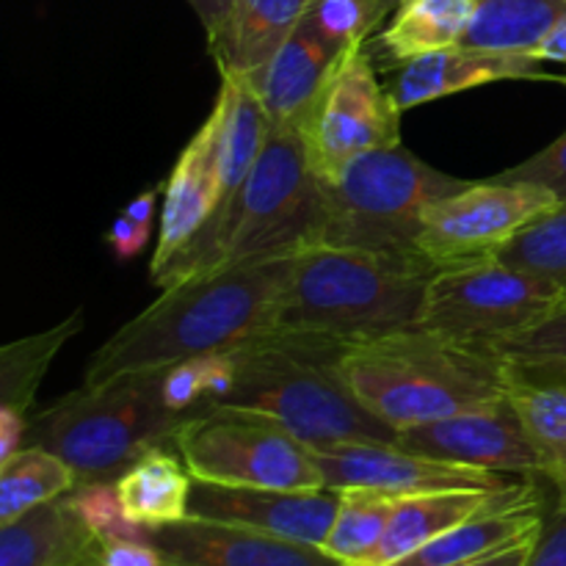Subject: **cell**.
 Listing matches in <instances>:
<instances>
[{
    "label": "cell",
    "instance_id": "1",
    "mask_svg": "<svg viewBox=\"0 0 566 566\" xmlns=\"http://www.w3.org/2000/svg\"><path fill=\"white\" fill-rule=\"evenodd\" d=\"M293 258L296 254L221 265L164 287L158 302L92 354L83 385L97 387L116 376L164 370L202 354L235 352L269 335Z\"/></svg>",
    "mask_w": 566,
    "mask_h": 566
},
{
    "label": "cell",
    "instance_id": "2",
    "mask_svg": "<svg viewBox=\"0 0 566 566\" xmlns=\"http://www.w3.org/2000/svg\"><path fill=\"white\" fill-rule=\"evenodd\" d=\"M434 274L420 254L318 243L293 258L271 332L357 346L412 329Z\"/></svg>",
    "mask_w": 566,
    "mask_h": 566
},
{
    "label": "cell",
    "instance_id": "3",
    "mask_svg": "<svg viewBox=\"0 0 566 566\" xmlns=\"http://www.w3.org/2000/svg\"><path fill=\"white\" fill-rule=\"evenodd\" d=\"M324 182L310 164L302 127L274 125L247 182L199 235L153 271L160 287L249 260L291 258L321 241Z\"/></svg>",
    "mask_w": 566,
    "mask_h": 566
},
{
    "label": "cell",
    "instance_id": "4",
    "mask_svg": "<svg viewBox=\"0 0 566 566\" xmlns=\"http://www.w3.org/2000/svg\"><path fill=\"white\" fill-rule=\"evenodd\" d=\"M340 370L359 403L396 434L506 396V357L497 348L423 326L346 348Z\"/></svg>",
    "mask_w": 566,
    "mask_h": 566
},
{
    "label": "cell",
    "instance_id": "5",
    "mask_svg": "<svg viewBox=\"0 0 566 566\" xmlns=\"http://www.w3.org/2000/svg\"><path fill=\"white\" fill-rule=\"evenodd\" d=\"M346 348L352 346L280 332L254 337L232 352L235 379L216 407L276 420L307 448L396 442V431L374 418L343 379L340 357Z\"/></svg>",
    "mask_w": 566,
    "mask_h": 566
},
{
    "label": "cell",
    "instance_id": "6",
    "mask_svg": "<svg viewBox=\"0 0 566 566\" xmlns=\"http://www.w3.org/2000/svg\"><path fill=\"white\" fill-rule=\"evenodd\" d=\"M186 420L166 407L160 370H144L66 392L31 418L28 446L59 453L77 484L116 481L144 453L175 442Z\"/></svg>",
    "mask_w": 566,
    "mask_h": 566
},
{
    "label": "cell",
    "instance_id": "7",
    "mask_svg": "<svg viewBox=\"0 0 566 566\" xmlns=\"http://www.w3.org/2000/svg\"><path fill=\"white\" fill-rule=\"evenodd\" d=\"M464 186H470V180L434 169L403 144L370 149L324 182V224L318 243L418 254L426 210Z\"/></svg>",
    "mask_w": 566,
    "mask_h": 566
},
{
    "label": "cell",
    "instance_id": "8",
    "mask_svg": "<svg viewBox=\"0 0 566 566\" xmlns=\"http://www.w3.org/2000/svg\"><path fill=\"white\" fill-rule=\"evenodd\" d=\"M564 302L566 291L558 282L492 258L437 271L426 287L418 326L497 348L539 326Z\"/></svg>",
    "mask_w": 566,
    "mask_h": 566
},
{
    "label": "cell",
    "instance_id": "9",
    "mask_svg": "<svg viewBox=\"0 0 566 566\" xmlns=\"http://www.w3.org/2000/svg\"><path fill=\"white\" fill-rule=\"evenodd\" d=\"M197 481L263 490H324L313 451L285 426L243 409L213 407L177 429L175 442Z\"/></svg>",
    "mask_w": 566,
    "mask_h": 566
},
{
    "label": "cell",
    "instance_id": "10",
    "mask_svg": "<svg viewBox=\"0 0 566 566\" xmlns=\"http://www.w3.org/2000/svg\"><path fill=\"white\" fill-rule=\"evenodd\" d=\"M558 205L547 188L534 182L495 177L470 182L426 210L418 254L437 271L501 258L525 227L553 213Z\"/></svg>",
    "mask_w": 566,
    "mask_h": 566
},
{
    "label": "cell",
    "instance_id": "11",
    "mask_svg": "<svg viewBox=\"0 0 566 566\" xmlns=\"http://www.w3.org/2000/svg\"><path fill=\"white\" fill-rule=\"evenodd\" d=\"M401 114L376 75L374 55L354 44L298 122L315 175L326 182L359 155L401 144Z\"/></svg>",
    "mask_w": 566,
    "mask_h": 566
},
{
    "label": "cell",
    "instance_id": "12",
    "mask_svg": "<svg viewBox=\"0 0 566 566\" xmlns=\"http://www.w3.org/2000/svg\"><path fill=\"white\" fill-rule=\"evenodd\" d=\"M324 475L326 490H376L407 497L446 490H497L506 486V475L475 468L440 462L401 448L398 442H337L310 448Z\"/></svg>",
    "mask_w": 566,
    "mask_h": 566
},
{
    "label": "cell",
    "instance_id": "13",
    "mask_svg": "<svg viewBox=\"0 0 566 566\" xmlns=\"http://www.w3.org/2000/svg\"><path fill=\"white\" fill-rule=\"evenodd\" d=\"M396 442L407 451L459 468L539 479V459L509 396L451 418L398 431Z\"/></svg>",
    "mask_w": 566,
    "mask_h": 566
},
{
    "label": "cell",
    "instance_id": "14",
    "mask_svg": "<svg viewBox=\"0 0 566 566\" xmlns=\"http://www.w3.org/2000/svg\"><path fill=\"white\" fill-rule=\"evenodd\" d=\"M340 492L224 486L193 479L188 517L243 525L280 539L324 547L335 523Z\"/></svg>",
    "mask_w": 566,
    "mask_h": 566
},
{
    "label": "cell",
    "instance_id": "15",
    "mask_svg": "<svg viewBox=\"0 0 566 566\" xmlns=\"http://www.w3.org/2000/svg\"><path fill=\"white\" fill-rule=\"evenodd\" d=\"M147 539L175 566H340L324 547L199 517L147 528Z\"/></svg>",
    "mask_w": 566,
    "mask_h": 566
},
{
    "label": "cell",
    "instance_id": "16",
    "mask_svg": "<svg viewBox=\"0 0 566 566\" xmlns=\"http://www.w3.org/2000/svg\"><path fill=\"white\" fill-rule=\"evenodd\" d=\"M501 81H547L566 86V75L547 72L534 55L492 53V50L453 44V48L398 64V70L387 81V88L398 108L412 111L418 105Z\"/></svg>",
    "mask_w": 566,
    "mask_h": 566
},
{
    "label": "cell",
    "instance_id": "17",
    "mask_svg": "<svg viewBox=\"0 0 566 566\" xmlns=\"http://www.w3.org/2000/svg\"><path fill=\"white\" fill-rule=\"evenodd\" d=\"M219 208L221 182L219 158H216V125L208 116L205 125L186 144L180 158L175 160L164 186L158 243H155L149 271L164 269L175 254H180Z\"/></svg>",
    "mask_w": 566,
    "mask_h": 566
},
{
    "label": "cell",
    "instance_id": "18",
    "mask_svg": "<svg viewBox=\"0 0 566 566\" xmlns=\"http://www.w3.org/2000/svg\"><path fill=\"white\" fill-rule=\"evenodd\" d=\"M506 396L539 459V479L566 503V363L506 357Z\"/></svg>",
    "mask_w": 566,
    "mask_h": 566
},
{
    "label": "cell",
    "instance_id": "19",
    "mask_svg": "<svg viewBox=\"0 0 566 566\" xmlns=\"http://www.w3.org/2000/svg\"><path fill=\"white\" fill-rule=\"evenodd\" d=\"M352 48H340L326 39L318 28L304 20L291 33L285 44L276 50L274 59L249 77L258 97L263 99L274 125H298L318 94L335 75L337 64Z\"/></svg>",
    "mask_w": 566,
    "mask_h": 566
},
{
    "label": "cell",
    "instance_id": "20",
    "mask_svg": "<svg viewBox=\"0 0 566 566\" xmlns=\"http://www.w3.org/2000/svg\"><path fill=\"white\" fill-rule=\"evenodd\" d=\"M534 492V484H506L497 486V490H446L398 497L390 528H387L379 551L365 566H392L429 542H434L446 531L457 528V525L468 523V520L479 517L490 509L525 501Z\"/></svg>",
    "mask_w": 566,
    "mask_h": 566
},
{
    "label": "cell",
    "instance_id": "21",
    "mask_svg": "<svg viewBox=\"0 0 566 566\" xmlns=\"http://www.w3.org/2000/svg\"><path fill=\"white\" fill-rule=\"evenodd\" d=\"M310 0H232L208 33L219 75L252 77L269 64L307 14Z\"/></svg>",
    "mask_w": 566,
    "mask_h": 566
},
{
    "label": "cell",
    "instance_id": "22",
    "mask_svg": "<svg viewBox=\"0 0 566 566\" xmlns=\"http://www.w3.org/2000/svg\"><path fill=\"white\" fill-rule=\"evenodd\" d=\"M219 77V97L210 111V119L216 125V158H219L221 182V208L216 210V216L230 205L238 188L247 182L249 171L254 169L271 130H274V122H271L269 111H265L263 99L258 97L249 77Z\"/></svg>",
    "mask_w": 566,
    "mask_h": 566
},
{
    "label": "cell",
    "instance_id": "23",
    "mask_svg": "<svg viewBox=\"0 0 566 566\" xmlns=\"http://www.w3.org/2000/svg\"><path fill=\"white\" fill-rule=\"evenodd\" d=\"M545 525V497L536 490L525 501L512 506L490 509L457 528L446 531L434 542L415 551L412 556L401 558L392 566H459L475 562V558L492 556L506 547L523 545L536 539Z\"/></svg>",
    "mask_w": 566,
    "mask_h": 566
},
{
    "label": "cell",
    "instance_id": "24",
    "mask_svg": "<svg viewBox=\"0 0 566 566\" xmlns=\"http://www.w3.org/2000/svg\"><path fill=\"white\" fill-rule=\"evenodd\" d=\"M97 551L99 536L66 495L0 525V566H72Z\"/></svg>",
    "mask_w": 566,
    "mask_h": 566
},
{
    "label": "cell",
    "instance_id": "25",
    "mask_svg": "<svg viewBox=\"0 0 566 566\" xmlns=\"http://www.w3.org/2000/svg\"><path fill=\"white\" fill-rule=\"evenodd\" d=\"M193 475L188 473L180 453L153 448L133 468L116 479V492L125 514L144 528L177 523L188 517Z\"/></svg>",
    "mask_w": 566,
    "mask_h": 566
},
{
    "label": "cell",
    "instance_id": "26",
    "mask_svg": "<svg viewBox=\"0 0 566 566\" xmlns=\"http://www.w3.org/2000/svg\"><path fill=\"white\" fill-rule=\"evenodd\" d=\"M475 0H401L379 33V50L392 64L462 44Z\"/></svg>",
    "mask_w": 566,
    "mask_h": 566
},
{
    "label": "cell",
    "instance_id": "27",
    "mask_svg": "<svg viewBox=\"0 0 566 566\" xmlns=\"http://www.w3.org/2000/svg\"><path fill=\"white\" fill-rule=\"evenodd\" d=\"M566 11V0H475L464 48L534 55ZM536 59V55H534Z\"/></svg>",
    "mask_w": 566,
    "mask_h": 566
},
{
    "label": "cell",
    "instance_id": "28",
    "mask_svg": "<svg viewBox=\"0 0 566 566\" xmlns=\"http://www.w3.org/2000/svg\"><path fill=\"white\" fill-rule=\"evenodd\" d=\"M75 486V470L59 453L25 446L11 459L0 462V525L70 495Z\"/></svg>",
    "mask_w": 566,
    "mask_h": 566
},
{
    "label": "cell",
    "instance_id": "29",
    "mask_svg": "<svg viewBox=\"0 0 566 566\" xmlns=\"http://www.w3.org/2000/svg\"><path fill=\"white\" fill-rule=\"evenodd\" d=\"M81 326L83 310H75L70 318L55 324L53 329L6 343L0 348V403L28 412L44 376H48L50 363L64 348V343L81 332Z\"/></svg>",
    "mask_w": 566,
    "mask_h": 566
},
{
    "label": "cell",
    "instance_id": "30",
    "mask_svg": "<svg viewBox=\"0 0 566 566\" xmlns=\"http://www.w3.org/2000/svg\"><path fill=\"white\" fill-rule=\"evenodd\" d=\"M396 503L398 497L387 492L343 490L324 551L340 564L365 566L390 528Z\"/></svg>",
    "mask_w": 566,
    "mask_h": 566
},
{
    "label": "cell",
    "instance_id": "31",
    "mask_svg": "<svg viewBox=\"0 0 566 566\" xmlns=\"http://www.w3.org/2000/svg\"><path fill=\"white\" fill-rule=\"evenodd\" d=\"M232 379H235L232 352L202 354L160 370V392L171 412L193 418L216 407V401L232 387Z\"/></svg>",
    "mask_w": 566,
    "mask_h": 566
},
{
    "label": "cell",
    "instance_id": "32",
    "mask_svg": "<svg viewBox=\"0 0 566 566\" xmlns=\"http://www.w3.org/2000/svg\"><path fill=\"white\" fill-rule=\"evenodd\" d=\"M501 260L547 276L566 291V202L525 227L503 249Z\"/></svg>",
    "mask_w": 566,
    "mask_h": 566
},
{
    "label": "cell",
    "instance_id": "33",
    "mask_svg": "<svg viewBox=\"0 0 566 566\" xmlns=\"http://www.w3.org/2000/svg\"><path fill=\"white\" fill-rule=\"evenodd\" d=\"M70 503L77 517L99 536V539H147V528L133 523L116 492V481H92L77 484L70 492Z\"/></svg>",
    "mask_w": 566,
    "mask_h": 566
},
{
    "label": "cell",
    "instance_id": "34",
    "mask_svg": "<svg viewBox=\"0 0 566 566\" xmlns=\"http://www.w3.org/2000/svg\"><path fill=\"white\" fill-rule=\"evenodd\" d=\"M307 17L326 39L340 48L365 44L385 22L376 0H310Z\"/></svg>",
    "mask_w": 566,
    "mask_h": 566
},
{
    "label": "cell",
    "instance_id": "35",
    "mask_svg": "<svg viewBox=\"0 0 566 566\" xmlns=\"http://www.w3.org/2000/svg\"><path fill=\"white\" fill-rule=\"evenodd\" d=\"M495 180H520L534 182V186L547 188L558 202H566V130L545 149L531 155L523 164L512 166V169L497 171Z\"/></svg>",
    "mask_w": 566,
    "mask_h": 566
},
{
    "label": "cell",
    "instance_id": "36",
    "mask_svg": "<svg viewBox=\"0 0 566 566\" xmlns=\"http://www.w3.org/2000/svg\"><path fill=\"white\" fill-rule=\"evenodd\" d=\"M497 352L503 357H542V359H564L566 363V304L556 310L547 321H542L534 329L501 343Z\"/></svg>",
    "mask_w": 566,
    "mask_h": 566
},
{
    "label": "cell",
    "instance_id": "37",
    "mask_svg": "<svg viewBox=\"0 0 566 566\" xmlns=\"http://www.w3.org/2000/svg\"><path fill=\"white\" fill-rule=\"evenodd\" d=\"M525 566H566V503H556L545 517Z\"/></svg>",
    "mask_w": 566,
    "mask_h": 566
},
{
    "label": "cell",
    "instance_id": "38",
    "mask_svg": "<svg viewBox=\"0 0 566 566\" xmlns=\"http://www.w3.org/2000/svg\"><path fill=\"white\" fill-rule=\"evenodd\" d=\"M99 566H169L149 539H99Z\"/></svg>",
    "mask_w": 566,
    "mask_h": 566
},
{
    "label": "cell",
    "instance_id": "39",
    "mask_svg": "<svg viewBox=\"0 0 566 566\" xmlns=\"http://www.w3.org/2000/svg\"><path fill=\"white\" fill-rule=\"evenodd\" d=\"M149 235H153V232H147L144 227H138L136 221H133L130 216L122 210V213L116 216L114 224H111V230L105 232V241H108V247L114 249L116 260H122V263H125V260H133L144 247H147Z\"/></svg>",
    "mask_w": 566,
    "mask_h": 566
},
{
    "label": "cell",
    "instance_id": "40",
    "mask_svg": "<svg viewBox=\"0 0 566 566\" xmlns=\"http://www.w3.org/2000/svg\"><path fill=\"white\" fill-rule=\"evenodd\" d=\"M28 429H31L28 412L0 403V462L11 459L28 446Z\"/></svg>",
    "mask_w": 566,
    "mask_h": 566
},
{
    "label": "cell",
    "instance_id": "41",
    "mask_svg": "<svg viewBox=\"0 0 566 566\" xmlns=\"http://www.w3.org/2000/svg\"><path fill=\"white\" fill-rule=\"evenodd\" d=\"M536 539H528L523 542V545H514V547H506V551H497L492 553V556H484V558H475V562H468V564H459V566H525L531 556V547H534Z\"/></svg>",
    "mask_w": 566,
    "mask_h": 566
},
{
    "label": "cell",
    "instance_id": "42",
    "mask_svg": "<svg viewBox=\"0 0 566 566\" xmlns=\"http://www.w3.org/2000/svg\"><path fill=\"white\" fill-rule=\"evenodd\" d=\"M536 59L539 61H558V64H566V11L562 20L553 25V31L547 33L545 42L536 50Z\"/></svg>",
    "mask_w": 566,
    "mask_h": 566
},
{
    "label": "cell",
    "instance_id": "43",
    "mask_svg": "<svg viewBox=\"0 0 566 566\" xmlns=\"http://www.w3.org/2000/svg\"><path fill=\"white\" fill-rule=\"evenodd\" d=\"M188 6H191L193 14H197L199 22L205 25V33H210L216 25H219L221 17L227 14L232 0H188Z\"/></svg>",
    "mask_w": 566,
    "mask_h": 566
},
{
    "label": "cell",
    "instance_id": "44",
    "mask_svg": "<svg viewBox=\"0 0 566 566\" xmlns=\"http://www.w3.org/2000/svg\"><path fill=\"white\" fill-rule=\"evenodd\" d=\"M398 3H401V0H376V6H379L381 20H387V17H390L392 11L398 9Z\"/></svg>",
    "mask_w": 566,
    "mask_h": 566
},
{
    "label": "cell",
    "instance_id": "45",
    "mask_svg": "<svg viewBox=\"0 0 566 566\" xmlns=\"http://www.w3.org/2000/svg\"><path fill=\"white\" fill-rule=\"evenodd\" d=\"M72 566H99V551L94 553V556L83 558V562H77V564H72Z\"/></svg>",
    "mask_w": 566,
    "mask_h": 566
},
{
    "label": "cell",
    "instance_id": "46",
    "mask_svg": "<svg viewBox=\"0 0 566 566\" xmlns=\"http://www.w3.org/2000/svg\"><path fill=\"white\" fill-rule=\"evenodd\" d=\"M340 566H348V564H340Z\"/></svg>",
    "mask_w": 566,
    "mask_h": 566
},
{
    "label": "cell",
    "instance_id": "47",
    "mask_svg": "<svg viewBox=\"0 0 566 566\" xmlns=\"http://www.w3.org/2000/svg\"><path fill=\"white\" fill-rule=\"evenodd\" d=\"M169 566H175V564H169Z\"/></svg>",
    "mask_w": 566,
    "mask_h": 566
}]
</instances>
